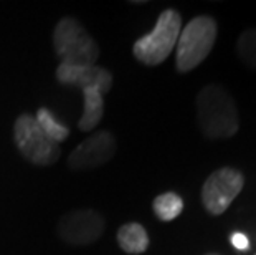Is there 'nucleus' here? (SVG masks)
<instances>
[{
    "label": "nucleus",
    "mask_w": 256,
    "mask_h": 255,
    "mask_svg": "<svg viewBox=\"0 0 256 255\" xmlns=\"http://www.w3.org/2000/svg\"><path fill=\"white\" fill-rule=\"evenodd\" d=\"M197 119L208 139L235 136L240 128L238 110L232 95L218 85H206L197 96Z\"/></svg>",
    "instance_id": "1"
},
{
    "label": "nucleus",
    "mask_w": 256,
    "mask_h": 255,
    "mask_svg": "<svg viewBox=\"0 0 256 255\" xmlns=\"http://www.w3.org/2000/svg\"><path fill=\"white\" fill-rule=\"evenodd\" d=\"M182 32V17L177 10L167 9L164 10L154 30L134 43L132 53L140 63L147 67H156V65L164 63L170 57L174 48L177 45L178 35Z\"/></svg>",
    "instance_id": "2"
},
{
    "label": "nucleus",
    "mask_w": 256,
    "mask_h": 255,
    "mask_svg": "<svg viewBox=\"0 0 256 255\" xmlns=\"http://www.w3.org/2000/svg\"><path fill=\"white\" fill-rule=\"evenodd\" d=\"M216 40V22L206 15H200L188 22L177 40V70L187 73L197 68L210 55Z\"/></svg>",
    "instance_id": "3"
},
{
    "label": "nucleus",
    "mask_w": 256,
    "mask_h": 255,
    "mask_svg": "<svg viewBox=\"0 0 256 255\" xmlns=\"http://www.w3.org/2000/svg\"><path fill=\"white\" fill-rule=\"evenodd\" d=\"M53 45L63 65H96L100 57L98 43L73 17H64L56 24Z\"/></svg>",
    "instance_id": "4"
},
{
    "label": "nucleus",
    "mask_w": 256,
    "mask_h": 255,
    "mask_svg": "<svg viewBox=\"0 0 256 255\" xmlns=\"http://www.w3.org/2000/svg\"><path fill=\"white\" fill-rule=\"evenodd\" d=\"M14 139L20 154L35 166H52L58 161L60 144L52 141L38 126L35 116L22 113L15 119Z\"/></svg>",
    "instance_id": "5"
},
{
    "label": "nucleus",
    "mask_w": 256,
    "mask_h": 255,
    "mask_svg": "<svg viewBox=\"0 0 256 255\" xmlns=\"http://www.w3.org/2000/svg\"><path fill=\"white\" fill-rule=\"evenodd\" d=\"M244 177L233 167H220L212 172L202 187V202L212 215H220L242 192Z\"/></svg>",
    "instance_id": "6"
},
{
    "label": "nucleus",
    "mask_w": 256,
    "mask_h": 255,
    "mask_svg": "<svg viewBox=\"0 0 256 255\" xmlns=\"http://www.w3.org/2000/svg\"><path fill=\"white\" fill-rule=\"evenodd\" d=\"M104 217L92 209H76L58 220V235L70 245H90L102 235Z\"/></svg>",
    "instance_id": "7"
},
{
    "label": "nucleus",
    "mask_w": 256,
    "mask_h": 255,
    "mask_svg": "<svg viewBox=\"0 0 256 255\" xmlns=\"http://www.w3.org/2000/svg\"><path fill=\"white\" fill-rule=\"evenodd\" d=\"M116 153V139L110 131H98L73 149L68 164L73 171H90L106 164Z\"/></svg>",
    "instance_id": "8"
},
{
    "label": "nucleus",
    "mask_w": 256,
    "mask_h": 255,
    "mask_svg": "<svg viewBox=\"0 0 256 255\" xmlns=\"http://www.w3.org/2000/svg\"><path fill=\"white\" fill-rule=\"evenodd\" d=\"M56 80L62 85L76 86L81 90L94 88L106 95L112 86V75L110 70L96 65H63L56 68Z\"/></svg>",
    "instance_id": "9"
},
{
    "label": "nucleus",
    "mask_w": 256,
    "mask_h": 255,
    "mask_svg": "<svg viewBox=\"0 0 256 255\" xmlns=\"http://www.w3.org/2000/svg\"><path fill=\"white\" fill-rule=\"evenodd\" d=\"M84 98V110L81 116L78 128L80 131H91L101 123L102 115H104V95L94 88L83 90Z\"/></svg>",
    "instance_id": "10"
},
{
    "label": "nucleus",
    "mask_w": 256,
    "mask_h": 255,
    "mask_svg": "<svg viewBox=\"0 0 256 255\" xmlns=\"http://www.w3.org/2000/svg\"><path fill=\"white\" fill-rule=\"evenodd\" d=\"M118 243L126 253H144L149 247V235L140 224L129 222L118 230Z\"/></svg>",
    "instance_id": "11"
},
{
    "label": "nucleus",
    "mask_w": 256,
    "mask_h": 255,
    "mask_svg": "<svg viewBox=\"0 0 256 255\" xmlns=\"http://www.w3.org/2000/svg\"><path fill=\"white\" fill-rule=\"evenodd\" d=\"M152 209H154L157 219L170 222L180 215V212L184 210V200L176 192H164L154 199Z\"/></svg>",
    "instance_id": "12"
},
{
    "label": "nucleus",
    "mask_w": 256,
    "mask_h": 255,
    "mask_svg": "<svg viewBox=\"0 0 256 255\" xmlns=\"http://www.w3.org/2000/svg\"><path fill=\"white\" fill-rule=\"evenodd\" d=\"M35 119H36L38 126L42 128V131L45 133L52 141H55L56 144H60L62 141L68 138V134H70L68 126L56 121V118L53 116V113L50 110H46V108H40V110L36 111Z\"/></svg>",
    "instance_id": "13"
},
{
    "label": "nucleus",
    "mask_w": 256,
    "mask_h": 255,
    "mask_svg": "<svg viewBox=\"0 0 256 255\" xmlns=\"http://www.w3.org/2000/svg\"><path fill=\"white\" fill-rule=\"evenodd\" d=\"M236 53L244 65L256 70V29L244 30L236 42Z\"/></svg>",
    "instance_id": "14"
},
{
    "label": "nucleus",
    "mask_w": 256,
    "mask_h": 255,
    "mask_svg": "<svg viewBox=\"0 0 256 255\" xmlns=\"http://www.w3.org/2000/svg\"><path fill=\"white\" fill-rule=\"evenodd\" d=\"M232 245L236 248V250H248L250 248V240L248 237L243 234V232H235L232 235Z\"/></svg>",
    "instance_id": "15"
},
{
    "label": "nucleus",
    "mask_w": 256,
    "mask_h": 255,
    "mask_svg": "<svg viewBox=\"0 0 256 255\" xmlns=\"http://www.w3.org/2000/svg\"><path fill=\"white\" fill-rule=\"evenodd\" d=\"M210 255H215V253H210Z\"/></svg>",
    "instance_id": "16"
},
{
    "label": "nucleus",
    "mask_w": 256,
    "mask_h": 255,
    "mask_svg": "<svg viewBox=\"0 0 256 255\" xmlns=\"http://www.w3.org/2000/svg\"><path fill=\"white\" fill-rule=\"evenodd\" d=\"M254 255H256V253H254Z\"/></svg>",
    "instance_id": "17"
}]
</instances>
